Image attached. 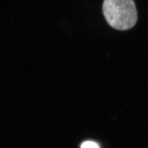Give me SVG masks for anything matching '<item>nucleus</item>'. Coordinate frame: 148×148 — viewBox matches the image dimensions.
I'll list each match as a JSON object with an SVG mask.
<instances>
[{"label": "nucleus", "mask_w": 148, "mask_h": 148, "mask_svg": "<svg viewBox=\"0 0 148 148\" xmlns=\"http://www.w3.org/2000/svg\"><path fill=\"white\" fill-rule=\"evenodd\" d=\"M103 14L108 23L119 30H127L137 21V12L133 0H104Z\"/></svg>", "instance_id": "obj_1"}, {"label": "nucleus", "mask_w": 148, "mask_h": 148, "mask_svg": "<svg viewBox=\"0 0 148 148\" xmlns=\"http://www.w3.org/2000/svg\"><path fill=\"white\" fill-rule=\"evenodd\" d=\"M81 148H99L98 145L96 143L92 141H87L83 143L81 145Z\"/></svg>", "instance_id": "obj_2"}]
</instances>
